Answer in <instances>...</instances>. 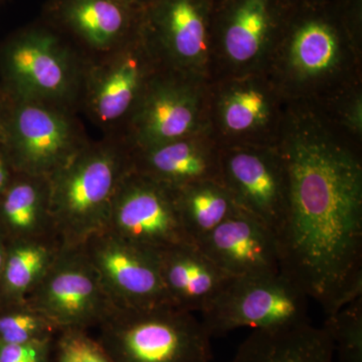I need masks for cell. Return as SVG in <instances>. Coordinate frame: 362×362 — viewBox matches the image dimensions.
<instances>
[{"label": "cell", "mask_w": 362, "mask_h": 362, "mask_svg": "<svg viewBox=\"0 0 362 362\" xmlns=\"http://www.w3.org/2000/svg\"><path fill=\"white\" fill-rule=\"evenodd\" d=\"M277 148L288 176L281 271L330 316L362 297V143L318 107L288 103Z\"/></svg>", "instance_id": "cell-1"}, {"label": "cell", "mask_w": 362, "mask_h": 362, "mask_svg": "<svg viewBox=\"0 0 362 362\" xmlns=\"http://www.w3.org/2000/svg\"><path fill=\"white\" fill-rule=\"evenodd\" d=\"M266 71L288 103L321 105L362 82V0L292 8Z\"/></svg>", "instance_id": "cell-2"}, {"label": "cell", "mask_w": 362, "mask_h": 362, "mask_svg": "<svg viewBox=\"0 0 362 362\" xmlns=\"http://www.w3.org/2000/svg\"><path fill=\"white\" fill-rule=\"evenodd\" d=\"M131 169L127 143L103 135L49 177L52 228L61 249L81 247L106 230L117 189Z\"/></svg>", "instance_id": "cell-3"}, {"label": "cell", "mask_w": 362, "mask_h": 362, "mask_svg": "<svg viewBox=\"0 0 362 362\" xmlns=\"http://www.w3.org/2000/svg\"><path fill=\"white\" fill-rule=\"evenodd\" d=\"M88 59L42 20L0 40V86L11 100L80 112Z\"/></svg>", "instance_id": "cell-4"}, {"label": "cell", "mask_w": 362, "mask_h": 362, "mask_svg": "<svg viewBox=\"0 0 362 362\" xmlns=\"http://www.w3.org/2000/svg\"><path fill=\"white\" fill-rule=\"evenodd\" d=\"M111 362H209L211 337L194 313L173 305L114 308L98 325Z\"/></svg>", "instance_id": "cell-5"}, {"label": "cell", "mask_w": 362, "mask_h": 362, "mask_svg": "<svg viewBox=\"0 0 362 362\" xmlns=\"http://www.w3.org/2000/svg\"><path fill=\"white\" fill-rule=\"evenodd\" d=\"M291 9L286 0H216L211 81L266 71Z\"/></svg>", "instance_id": "cell-6"}, {"label": "cell", "mask_w": 362, "mask_h": 362, "mask_svg": "<svg viewBox=\"0 0 362 362\" xmlns=\"http://www.w3.org/2000/svg\"><path fill=\"white\" fill-rule=\"evenodd\" d=\"M288 102L266 71L211 81L209 129L221 148L276 147Z\"/></svg>", "instance_id": "cell-7"}, {"label": "cell", "mask_w": 362, "mask_h": 362, "mask_svg": "<svg viewBox=\"0 0 362 362\" xmlns=\"http://www.w3.org/2000/svg\"><path fill=\"white\" fill-rule=\"evenodd\" d=\"M0 140L16 173L51 177L90 141L78 114L11 100Z\"/></svg>", "instance_id": "cell-8"}, {"label": "cell", "mask_w": 362, "mask_h": 362, "mask_svg": "<svg viewBox=\"0 0 362 362\" xmlns=\"http://www.w3.org/2000/svg\"><path fill=\"white\" fill-rule=\"evenodd\" d=\"M161 68L139 33L115 51L88 62L80 112L104 136L121 137L150 81Z\"/></svg>", "instance_id": "cell-9"}, {"label": "cell", "mask_w": 362, "mask_h": 362, "mask_svg": "<svg viewBox=\"0 0 362 362\" xmlns=\"http://www.w3.org/2000/svg\"><path fill=\"white\" fill-rule=\"evenodd\" d=\"M209 78L161 68L150 81L121 137L147 148L209 129Z\"/></svg>", "instance_id": "cell-10"}, {"label": "cell", "mask_w": 362, "mask_h": 362, "mask_svg": "<svg viewBox=\"0 0 362 362\" xmlns=\"http://www.w3.org/2000/svg\"><path fill=\"white\" fill-rule=\"evenodd\" d=\"M308 297L281 273L232 278L201 312L209 337H221L239 328L274 330L309 322Z\"/></svg>", "instance_id": "cell-11"}, {"label": "cell", "mask_w": 362, "mask_h": 362, "mask_svg": "<svg viewBox=\"0 0 362 362\" xmlns=\"http://www.w3.org/2000/svg\"><path fill=\"white\" fill-rule=\"evenodd\" d=\"M216 0H156L143 11L141 33L163 69L209 78Z\"/></svg>", "instance_id": "cell-12"}, {"label": "cell", "mask_w": 362, "mask_h": 362, "mask_svg": "<svg viewBox=\"0 0 362 362\" xmlns=\"http://www.w3.org/2000/svg\"><path fill=\"white\" fill-rule=\"evenodd\" d=\"M26 300L58 330L98 326L115 308L82 247L61 249Z\"/></svg>", "instance_id": "cell-13"}, {"label": "cell", "mask_w": 362, "mask_h": 362, "mask_svg": "<svg viewBox=\"0 0 362 362\" xmlns=\"http://www.w3.org/2000/svg\"><path fill=\"white\" fill-rule=\"evenodd\" d=\"M105 230L156 254L194 243L181 223L175 189L133 168L117 189Z\"/></svg>", "instance_id": "cell-14"}, {"label": "cell", "mask_w": 362, "mask_h": 362, "mask_svg": "<svg viewBox=\"0 0 362 362\" xmlns=\"http://www.w3.org/2000/svg\"><path fill=\"white\" fill-rule=\"evenodd\" d=\"M221 180L240 211L267 226L279 240L288 209V176L276 147L221 148Z\"/></svg>", "instance_id": "cell-15"}, {"label": "cell", "mask_w": 362, "mask_h": 362, "mask_svg": "<svg viewBox=\"0 0 362 362\" xmlns=\"http://www.w3.org/2000/svg\"><path fill=\"white\" fill-rule=\"evenodd\" d=\"M116 308H151L169 304L158 256L104 230L82 247Z\"/></svg>", "instance_id": "cell-16"}, {"label": "cell", "mask_w": 362, "mask_h": 362, "mask_svg": "<svg viewBox=\"0 0 362 362\" xmlns=\"http://www.w3.org/2000/svg\"><path fill=\"white\" fill-rule=\"evenodd\" d=\"M142 16V9L120 0H47L40 20L90 62L137 37Z\"/></svg>", "instance_id": "cell-17"}, {"label": "cell", "mask_w": 362, "mask_h": 362, "mask_svg": "<svg viewBox=\"0 0 362 362\" xmlns=\"http://www.w3.org/2000/svg\"><path fill=\"white\" fill-rule=\"evenodd\" d=\"M197 245L232 278L282 272L277 238L263 223L243 211L233 214Z\"/></svg>", "instance_id": "cell-18"}, {"label": "cell", "mask_w": 362, "mask_h": 362, "mask_svg": "<svg viewBox=\"0 0 362 362\" xmlns=\"http://www.w3.org/2000/svg\"><path fill=\"white\" fill-rule=\"evenodd\" d=\"M221 148L209 131L147 148L131 149L133 170L176 189L207 180H221Z\"/></svg>", "instance_id": "cell-19"}, {"label": "cell", "mask_w": 362, "mask_h": 362, "mask_svg": "<svg viewBox=\"0 0 362 362\" xmlns=\"http://www.w3.org/2000/svg\"><path fill=\"white\" fill-rule=\"evenodd\" d=\"M157 256L169 303L192 313L204 311L232 279L195 243L178 245Z\"/></svg>", "instance_id": "cell-20"}, {"label": "cell", "mask_w": 362, "mask_h": 362, "mask_svg": "<svg viewBox=\"0 0 362 362\" xmlns=\"http://www.w3.org/2000/svg\"><path fill=\"white\" fill-rule=\"evenodd\" d=\"M0 238L6 245L21 240H57L49 177L14 173L0 195Z\"/></svg>", "instance_id": "cell-21"}, {"label": "cell", "mask_w": 362, "mask_h": 362, "mask_svg": "<svg viewBox=\"0 0 362 362\" xmlns=\"http://www.w3.org/2000/svg\"><path fill=\"white\" fill-rule=\"evenodd\" d=\"M230 362H334V351L324 328L306 322L252 331Z\"/></svg>", "instance_id": "cell-22"}, {"label": "cell", "mask_w": 362, "mask_h": 362, "mask_svg": "<svg viewBox=\"0 0 362 362\" xmlns=\"http://www.w3.org/2000/svg\"><path fill=\"white\" fill-rule=\"evenodd\" d=\"M175 194L181 223L195 244L240 211L221 180L197 181L176 188Z\"/></svg>", "instance_id": "cell-23"}, {"label": "cell", "mask_w": 362, "mask_h": 362, "mask_svg": "<svg viewBox=\"0 0 362 362\" xmlns=\"http://www.w3.org/2000/svg\"><path fill=\"white\" fill-rule=\"evenodd\" d=\"M59 251L61 247L54 239L7 244L6 262L0 275V300H25L44 278Z\"/></svg>", "instance_id": "cell-24"}, {"label": "cell", "mask_w": 362, "mask_h": 362, "mask_svg": "<svg viewBox=\"0 0 362 362\" xmlns=\"http://www.w3.org/2000/svg\"><path fill=\"white\" fill-rule=\"evenodd\" d=\"M0 343H25L51 339L56 326L28 300H0Z\"/></svg>", "instance_id": "cell-25"}, {"label": "cell", "mask_w": 362, "mask_h": 362, "mask_svg": "<svg viewBox=\"0 0 362 362\" xmlns=\"http://www.w3.org/2000/svg\"><path fill=\"white\" fill-rule=\"evenodd\" d=\"M337 362H362V297L345 305L324 324Z\"/></svg>", "instance_id": "cell-26"}, {"label": "cell", "mask_w": 362, "mask_h": 362, "mask_svg": "<svg viewBox=\"0 0 362 362\" xmlns=\"http://www.w3.org/2000/svg\"><path fill=\"white\" fill-rule=\"evenodd\" d=\"M314 106L345 134L362 143V82L349 86L328 101Z\"/></svg>", "instance_id": "cell-27"}, {"label": "cell", "mask_w": 362, "mask_h": 362, "mask_svg": "<svg viewBox=\"0 0 362 362\" xmlns=\"http://www.w3.org/2000/svg\"><path fill=\"white\" fill-rule=\"evenodd\" d=\"M58 362H111L97 340L90 339L84 330H62Z\"/></svg>", "instance_id": "cell-28"}, {"label": "cell", "mask_w": 362, "mask_h": 362, "mask_svg": "<svg viewBox=\"0 0 362 362\" xmlns=\"http://www.w3.org/2000/svg\"><path fill=\"white\" fill-rule=\"evenodd\" d=\"M51 339L0 343V362H47Z\"/></svg>", "instance_id": "cell-29"}, {"label": "cell", "mask_w": 362, "mask_h": 362, "mask_svg": "<svg viewBox=\"0 0 362 362\" xmlns=\"http://www.w3.org/2000/svg\"><path fill=\"white\" fill-rule=\"evenodd\" d=\"M14 171L11 159L7 156L6 150L0 140V195L6 190L7 185L13 177Z\"/></svg>", "instance_id": "cell-30"}, {"label": "cell", "mask_w": 362, "mask_h": 362, "mask_svg": "<svg viewBox=\"0 0 362 362\" xmlns=\"http://www.w3.org/2000/svg\"><path fill=\"white\" fill-rule=\"evenodd\" d=\"M11 103V97L6 94V90L0 86V131H1L4 120H6L7 111H8Z\"/></svg>", "instance_id": "cell-31"}, {"label": "cell", "mask_w": 362, "mask_h": 362, "mask_svg": "<svg viewBox=\"0 0 362 362\" xmlns=\"http://www.w3.org/2000/svg\"><path fill=\"white\" fill-rule=\"evenodd\" d=\"M286 1L292 8H297V7L320 6L333 0H286Z\"/></svg>", "instance_id": "cell-32"}, {"label": "cell", "mask_w": 362, "mask_h": 362, "mask_svg": "<svg viewBox=\"0 0 362 362\" xmlns=\"http://www.w3.org/2000/svg\"><path fill=\"white\" fill-rule=\"evenodd\" d=\"M120 1H122L126 4H129L131 6L136 7V8L144 11V9L147 8L150 4H153L156 0H120Z\"/></svg>", "instance_id": "cell-33"}, {"label": "cell", "mask_w": 362, "mask_h": 362, "mask_svg": "<svg viewBox=\"0 0 362 362\" xmlns=\"http://www.w3.org/2000/svg\"><path fill=\"white\" fill-rule=\"evenodd\" d=\"M6 257V244L4 240L0 238V275H1L2 269H4V262Z\"/></svg>", "instance_id": "cell-34"}, {"label": "cell", "mask_w": 362, "mask_h": 362, "mask_svg": "<svg viewBox=\"0 0 362 362\" xmlns=\"http://www.w3.org/2000/svg\"><path fill=\"white\" fill-rule=\"evenodd\" d=\"M4 1V0H0V2Z\"/></svg>", "instance_id": "cell-35"}]
</instances>
